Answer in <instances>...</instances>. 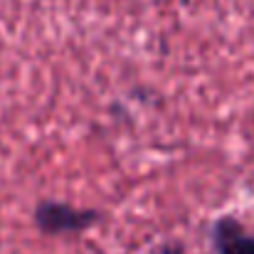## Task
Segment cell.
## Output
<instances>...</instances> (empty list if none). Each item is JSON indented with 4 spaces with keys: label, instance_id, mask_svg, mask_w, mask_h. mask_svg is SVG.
<instances>
[{
    "label": "cell",
    "instance_id": "3",
    "mask_svg": "<svg viewBox=\"0 0 254 254\" xmlns=\"http://www.w3.org/2000/svg\"><path fill=\"white\" fill-rule=\"evenodd\" d=\"M146 254H185V247L180 245V242H163V245H158V247H153L151 252Z\"/></svg>",
    "mask_w": 254,
    "mask_h": 254
},
{
    "label": "cell",
    "instance_id": "1",
    "mask_svg": "<svg viewBox=\"0 0 254 254\" xmlns=\"http://www.w3.org/2000/svg\"><path fill=\"white\" fill-rule=\"evenodd\" d=\"M101 212L91 207H74L64 200H40L32 210L35 227L47 237H62V235H82L86 230L96 227L101 222Z\"/></svg>",
    "mask_w": 254,
    "mask_h": 254
},
{
    "label": "cell",
    "instance_id": "2",
    "mask_svg": "<svg viewBox=\"0 0 254 254\" xmlns=\"http://www.w3.org/2000/svg\"><path fill=\"white\" fill-rule=\"evenodd\" d=\"M210 242L215 254H254V235L235 215L215 217L210 227Z\"/></svg>",
    "mask_w": 254,
    "mask_h": 254
}]
</instances>
